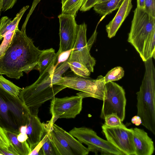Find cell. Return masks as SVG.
<instances>
[{"label": "cell", "mask_w": 155, "mask_h": 155, "mask_svg": "<svg viewBox=\"0 0 155 155\" xmlns=\"http://www.w3.org/2000/svg\"><path fill=\"white\" fill-rule=\"evenodd\" d=\"M17 0H3L2 11H5L12 8Z\"/></svg>", "instance_id": "obj_31"}, {"label": "cell", "mask_w": 155, "mask_h": 155, "mask_svg": "<svg viewBox=\"0 0 155 155\" xmlns=\"http://www.w3.org/2000/svg\"><path fill=\"white\" fill-rule=\"evenodd\" d=\"M124 0H109L96 4L93 7L95 12L103 17L119 8Z\"/></svg>", "instance_id": "obj_19"}, {"label": "cell", "mask_w": 155, "mask_h": 155, "mask_svg": "<svg viewBox=\"0 0 155 155\" xmlns=\"http://www.w3.org/2000/svg\"><path fill=\"white\" fill-rule=\"evenodd\" d=\"M3 0H0V15L3 7Z\"/></svg>", "instance_id": "obj_38"}, {"label": "cell", "mask_w": 155, "mask_h": 155, "mask_svg": "<svg viewBox=\"0 0 155 155\" xmlns=\"http://www.w3.org/2000/svg\"><path fill=\"white\" fill-rule=\"evenodd\" d=\"M105 91L103 105L100 116L104 119L107 115L116 114L121 121L124 119L126 99L123 88L114 81L105 84Z\"/></svg>", "instance_id": "obj_9"}, {"label": "cell", "mask_w": 155, "mask_h": 155, "mask_svg": "<svg viewBox=\"0 0 155 155\" xmlns=\"http://www.w3.org/2000/svg\"><path fill=\"white\" fill-rule=\"evenodd\" d=\"M105 83L104 77L98 76L95 79H88L80 77H63L59 85L81 91L77 94L83 98L92 97L103 101L105 95Z\"/></svg>", "instance_id": "obj_8"}, {"label": "cell", "mask_w": 155, "mask_h": 155, "mask_svg": "<svg viewBox=\"0 0 155 155\" xmlns=\"http://www.w3.org/2000/svg\"><path fill=\"white\" fill-rule=\"evenodd\" d=\"M145 0H137V7L144 9Z\"/></svg>", "instance_id": "obj_37"}, {"label": "cell", "mask_w": 155, "mask_h": 155, "mask_svg": "<svg viewBox=\"0 0 155 155\" xmlns=\"http://www.w3.org/2000/svg\"><path fill=\"white\" fill-rule=\"evenodd\" d=\"M104 119V124L109 127H126L122 122L120 118L115 114L112 113L107 115Z\"/></svg>", "instance_id": "obj_26"}, {"label": "cell", "mask_w": 155, "mask_h": 155, "mask_svg": "<svg viewBox=\"0 0 155 155\" xmlns=\"http://www.w3.org/2000/svg\"><path fill=\"white\" fill-rule=\"evenodd\" d=\"M0 155H19L16 152L11 150H7L0 147Z\"/></svg>", "instance_id": "obj_33"}, {"label": "cell", "mask_w": 155, "mask_h": 155, "mask_svg": "<svg viewBox=\"0 0 155 155\" xmlns=\"http://www.w3.org/2000/svg\"><path fill=\"white\" fill-rule=\"evenodd\" d=\"M0 88L10 94L19 97L22 88L15 85L12 82L0 75Z\"/></svg>", "instance_id": "obj_22"}, {"label": "cell", "mask_w": 155, "mask_h": 155, "mask_svg": "<svg viewBox=\"0 0 155 155\" xmlns=\"http://www.w3.org/2000/svg\"><path fill=\"white\" fill-rule=\"evenodd\" d=\"M85 0H61L62 13L70 15L75 18Z\"/></svg>", "instance_id": "obj_21"}, {"label": "cell", "mask_w": 155, "mask_h": 155, "mask_svg": "<svg viewBox=\"0 0 155 155\" xmlns=\"http://www.w3.org/2000/svg\"><path fill=\"white\" fill-rule=\"evenodd\" d=\"M133 140L135 155H152L155 148L152 139L143 129L133 128Z\"/></svg>", "instance_id": "obj_15"}, {"label": "cell", "mask_w": 155, "mask_h": 155, "mask_svg": "<svg viewBox=\"0 0 155 155\" xmlns=\"http://www.w3.org/2000/svg\"><path fill=\"white\" fill-rule=\"evenodd\" d=\"M8 138L19 155H28L31 151L27 141L23 142L19 141L17 139L18 134L6 130Z\"/></svg>", "instance_id": "obj_20"}, {"label": "cell", "mask_w": 155, "mask_h": 155, "mask_svg": "<svg viewBox=\"0 0 155 155\" xmlns=\"http://www.w3.org/2000/svg\"><path fill=\"white\" fill-rule=\"evenodd\" d=\"M38 111L31 112L27 124V141L32 150L40 142L45 134L44 124L38 117Z\"/></svg>", "instance_id": "obj_14"}, {"label": "cell", "mask_w": 155, "mask_h": 155, "mask_svg": "<svg viewBox=\"0 0 155 155\" xmlns=\"http://www.w3.org/2000/svg\"><path fill=\"white\" fill-rule=\"evenodd\" d=\"M124 71L123 68L120 66L116 67L109 71L104 77L106 83L110 81L119 80L124 76Z\"/></svg>", "instance_id": "obj_24"}, {"label": "cell", "mask_w": 155, "mask_h": 155, "mask_svg": "<svg viewBox=\"0 0 155 155\" xmlns=\"http://www.w3.org/2000/svg\"><path fill=\"white\" fill-rule=\"evenodd\" d=\"M83 98L79 95L61 98L54 97L51 102L50 120L54 123L58 118H74L81 111Z\"/></svg>", "instance_id": "obj_11"}, {"label": "cell", "mask_w": 155, "mask_h": 155, "mask_svg": "<svg viewBox=\"0 0 155 155\" xmlns=\"http://www.w3.org/2000/svg\"><path fill=\"white\" fill-rule=\"evenodd\" d=\"M101 127L107 140L124 155H135L133 128H128L126 126L109 127L104 124Z\"/></svg>", "instance_id": "obj_12"}, {"label": "cell", "mask_w": 155, "mask_h": 155, "mask_svg": "<svg viewBox=\"0 0 155 155\" xmlns=\"http://www.w3.org/2000/svg\"><path fill=\"white\" fill-rule=\"evenodd\" d=\"M127 41L135 48L142 61L155 59V18L144 9L137 7L134 11Z\"/></svg>", "instance_id": "obj_3"}, {"label": "cell", "mask_w": 155, "mask_h": 155, "mask_svg": "<svg viewBox=\"0 0 155 155\" xmlns=\"http://www.w3.org/2000/svg\"><path fill=\"white\" fill-rule=\"evenodd\" d=\"M131 122L136 126H138L141 124V120L140 117L138 115L134 116L131 119Z\"/></svg>", "instance_id": "obj_34"}, {"label": "cell", "mask_w": 155, "mask_h": 155, "mask_svg": "<svg viewBox=\"0 0 155 155\" xmlns=\"http://www.w3.org/2000/svg\"><path fill=\"white\" fill-rule=\"evenodd\" d=\"M132 0H124L112 20L106 26L107 36L109 38L114 37L132 8Z\"/></svg>", "instance_id": "obj_16"}, {"label": "cell", "mask_w": 155, "mask_h": 155, "mask_svg": "<svg viewBox=\"0 0 155 155\" xmlns=\"http://www.w3.org/2000/svg\"><path fill=\"white\" fill-rule=\"evenodd\" d=\"M29 110L20 99L0 88V125L18 134L19 128L28 122Z\"/></svg>", "instance_id": "obj_5"}, {"label": "cell", "mask_w": 155, "mask_h": 155, "mask_svg": "<svg viewBox=\"0 0 155 155\" xmlns=\"http://www.w3.org/2000/svg\"><path fill=\"white\" fill-rule=\"evenodd\" d=\"M144 11L155 18V0H145Z\"/></svg>", "instance_id": "obj_28"}, {"label": "cell", "mask_w": 155, "mask_h": 155, "mask_svg": "<svg viewBox=\"0 0 155 155\" xmlns=\"http://www.w3.org/2000/svg\"><path fill=\"white\" fill-rule=\"evenodd\" d=\"M87 25L85 23L78 25L76 39L67 61L80 63L93 72L96 61L90 53L92 46L87 41Z\"/></svg>", "instance_id": "obj_10"}, {"label": "cell", "mask_w": 155, "mask_h": 155, "mask_svg": "<svg viewBox=\"0 0 155 155\" xmlns=\"http://www.w3.org/2000/svg\"><path fill=\"white\" fill-rule=\"evenodd\" d=\"M58 17L60 40L59 49L56 53L58 57L62 53L73 49L76 39L78 25L72 15L61 13Z\"/></svg>", "instance_id": "obj_13"}, {"label": "cell", "mask_w": 155, "mask_h": 155, "mask_svg": "<svg viewBox=\"0 0 155 155\" xmlns=\"http://www.w3.org/2000/svg\"><path fill=\"white\" fill-rule=\"evenodd\" d=\"M72 71L79 77L87 78H89L91 72L83 64L76 61L68 62Z\"/></svg>", "instance_id": "obj_23"}, {"label": "cell", "mask_w": 155, "mask_h": 155, "mask_svg": "<svg viewBox=\"0 0 155 155\" xmlns=\"http://www.w3.org/2000/svg\"><path fill=\"white\" fill-rule=\"evenodd\" d=\"M58 56L53 48L43 50L41 54L38 62V70L40 75L55 65Z\"/></svg>", "instance_id": "obj_17"}, {"label": "cell", "mask_w": 155, "mask_h": 155, "mask_svg": "<svg viewBox=\"0 0 155 155\" xmlns=\"http://www.w3.org/2000/svg\"><path fill=\"white\" fill-rule=\"evenodd\" d=\"M47 137L48 134L46 132L41 140L31 150L28 155H43L41 148Z\"/></svg>", "instance_id": "obj_29"}, {"label": "cell", "mask_w": 155, "mask_h": 155, "mask_svg": "<svg viewBox=\"0 0 155 155\" xmlns=\"http://www.w3.org/2000/svg\"><path fill=\"white\" fill-rule=\"evenodd\" d=\"M0 147L7 150H11L17 152L14 146L9 140L6 133V130L0 125Z\"/></svg>", "instance_id": "obj_25"}, {"label": "cell", "mask_w": 155, "mask_h": 155, "mask_svg": "<svg viewBox=\"0 0 155 155\" xmlns=\"http://www.w3.org/2000/svg\"><path fill=\"white\" fill-rule=\"evenodd\" d=\"M19 133L26 134L27 132V124L22 125L19 128Z\"/></svg>", "instance_id": "obj_36"}, {"label": "cell", "mask_w": 155, "mask_h": 155, "mask_svg": "<svg viewBox=\"0 0 155 155\" xmlns=\"http://www.w3.org/2000/svg\"><path fill=\"white\" fill-rule=\"evenodd\" d=\"M71 50L62 53L59 55L58 57V61L56 65H55L56 67L57 64L61 62H64L68 59L69 55H70Z\"/></svg>", "instance_id": "obj_32"}, {"label": "cell", "mask_w": 155, "mask_h": 155, "mask_svg": "<svg viewBox=\"0 0 155 155\" xmlns=\"http://www.w3.org/2000/svg\"><path fill=\"white\" fill-rule=\"evenodd\" d=\"M29 6L27 5L23 7L16 14L15 17L11 20L6 16L2 17L0 20V41L7 31L11 29H16L18 27L19 21Z\"/></svg>", "instance_id": "obj_18"}, {"label": "cell", "mask_w": 155, "mask_h": 155, "mask_svg": "<svg viewBox=\"0 0 155 155\" xmlns=\"http://www.w3.org/2000/svg\"><path fill=\"white\" fill-rule=\"evenodd\" d=\"M145 71L137 95V115L141 124L155 135V68L152 58L144 62Z\"/></svg>", "instance_id": "obj_4"}, {"label": "cell", "mask_w": 155, "mask_h": 155, "mask_svg": "<svg viewBox=\"0 0 155 155\" xmlns=\"http://www.w3.org/2000/svg\"><path fill=\"white\" fill-rule=\"evenodd\" d=\"M69 132L80 142L87 145L89 151L94 153L96 155L100 153L101 155H124L108 141L98 137L91 129L74 127Z\"/></svg>", "instance_id": "obj_7"}, {"label": "cell", "mask_w": 155, "mask_h": 155, "mask_svg": "<svg viewBox=\"0 0 155 155\" xmlns=\"http://www.w3.org/2000/svg\"><path fill=\"white\" fill-rule=\"evenodd\" d=\"M41 149L44 155H56L48 135L47 138L42 145Z\"/></svg>", "instance_id": "obj_27"}, {"label": "cell", "mask_w": 155, "mask_h": 155, "mask_svg": "<svg viewBox=\"0 0 155 155\" xmlns=\"http://www.w3.org/2000/svg\"><path fill=\"white\" fill-rule=\"evenodd\" d=\"M96 0H85L84 2L80 8V10L86 12L90 10L95 5Z\"/></svg>", "instance_id": "obj_30"}, {"label": "cell", "mask_w": 155, "mask_h": 155, "mask_svg": "<svg viewBox=\"0 0 155 155\" xmlns=\"http://www.w3.org/2000/svg\"><path fill=\"white\" fill-rule=\"evenodd\" d=\"M56 155H87L89 151L76 139L50 120L44 124Z\"/></svg>", "instance_id": "obj_6"}, {"label": "cell", "mask_w": 155, "mask_h": 155, "mask_svg": "<svg viewBox=\"0 0 155 155\" xmlns=\"http://www.w3.org/2000/svg\"><path fill=\"white\" fill-rule=\"evenodd\" d=\"M27 25L21 30L16 28L12 41L0 57V75L18 79L34 70L38 69V62L42 50L34 45L26 33Z\"/></svg>", "instance_id": "obj_1"}, {"label": "cell", "mask_w": 155, "mask_h": 155, "mask_svg": "<svg viewBox=\"0 0 155 155\" xmlns=\"http://www.w3.org/2000/svg\"><path fill=\"white\" fill-rule=\"evenodd\" d=\"M17 138L19 141L23 142L27 141L28 136L26 134L19 133L17 135Z\"/></svg>", "instance_id": "obj_35"}, {"label": "cell", "mask_w": 155, "mask_h": 155, "mask_svg": "<svg viewBox=\"0 0 155 155\" xmlns=\"http://www.w3.org/2000/svg\"><path fill=\"white\" fill-rule=\"evenodd\" d=\"M56 68L55 65L52 66L40 75L34 83L20 91L19 97L30 112L38 110L42 104L67 88L57 84L63 77L54 71Z\"/></svg>", "instance_id": "obj_2"}, {"label": "cell", "mask_w": 155, "mask_h": 155, "mask_svg": "<svg viewBox=\"0 0 155 155\" xmlns=\"http://www.w3.org/2000/svg\"><path fill=\"white\" fill-rule=\"evenodd\" d=\"M107 0H96V4L97 3H100L103 2H104Z\"/></svg>", "instance_id": "obj_39"}]
</instances>
